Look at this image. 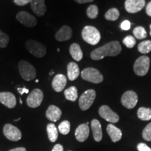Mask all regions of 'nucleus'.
<instances>
[{
	"instance_id": "1",
	"label": "nucleus",
	"mask_w": 151,
	"mask_h": 151,
	"mask_svg": "<svg viewBox=\"0 0 151 151\" xmlns=\"http://www.w3.org/2000/svg\"><path fill=\"white\" fill-rule=\"evenodd\" d=\"M122 48L118 41H113L106 43L104 46L96 48L90 54L94 60H102L106 56H116L121 51Z\"/></svg>"
},
{
	"instance_id": "2",
	"label": "nucleus",
	"mask_w": 151,
	"mask_h": 151,
	"mask_svg": "<svg viewBox=\"0 0 151 151\" xmlns=\"http://www.w3.org/2000/svg\"><path fill=\"white\" fill-rule=\"evenodd\" d=\"M82 38L90 45H97L101 39V35L97 28L93 26H86L82 30Z\"/></svg>"
},
{
	"instance_id": "3",
	"label": "nucleus",
	"mask_w": 151,
	"mask_h": 151,
	"mask_svg": "<svg viewBox=\"0 0 151 151\" xmlns=\"http://www.w3.org/2000/svg\"><path fill=\"white\" fill-rule=\"evenodd\" d=\"M18 69L20 74L24 81H30L35 78L37 71L34 66L29 62L21 60L19 62Z\"/></svg>"
},
{
	"instance_id": "4",
	"label": "nucleus",
	"mask_w": 151,
	"mask_h": 151,
	"mask_svg": "<svg viewBox=\"0 0 151 151\" xmlns=\"http://www.w3.org/2000/svg\"><path fill=\"white\" fill-rule=\"evenodd\" d=\"M81 77L83 80L93 83H100L104 80L102 74L97 69L92 67H88L83 69L81 72Z\"/></svg>"
},
{
	"instance_id": "5",
	"label": "nucleus",
	"mask_w": 151,
	"mask_h": 151,
	"mask_svg": "<svg viewBox=\"0 0 151 151\" xmlns=\"http://www.w3.org/2000/svg\"><path fill=\"white\" fill-rule=\"evenodd\" d=\"M25 46L28 51L37 58H43L46 53V48L44 45L37 41L28 40L25 43Z\"/></svg>"
},
{
	"instance_id": "6",
	"label": "nucleus",
	"mask_w": 151,
	"mask_h": 151,
	"mask_svg": "<svg viewBox=\"0 0 151 151\" xmlns=\"http://www.w3.org/2000/svg\"><path fill=\"white\" fill-rule=\"evenodd\" d=\"M150 67V59L148 56H141L136 60L134 65V71L137 76H143L148 73Z\"/></svg>"
},
{
	"instance_id": "7",
	"label": "nucleus",
	"mask_w": 151,
	"mask_h": 151,
	"mask_svg": "<svg viewBox=\"0 0 151 151\" xmlns=\"http://www.w3.org/2000/svg\"><path fill=\"white\" fill-rule=\"evenodd\" d=\"M96 98V92L94 90H86L79 98L78 104L81 110L86 111L90 108Z\"/></svg>"
},
{
	"instance_id": "8",
	"label": "nucleus",
	"mask_w": 151,
	"mask_h": 151,
	"mask_svg": "<svg viewBox=\"0 0 151 151\" xmlns=\"http://www.w3.org/2000/svg\"><path fill=\"white\" fill-rule=\"evenodd\" d=\"M43 93L40 89H35L30 92L27 98V104L30 108H37L42 103Z\"/></svg>"
},
{
	"instance_id": "9",
	"label": "nucleus",
	"mask_w": 151,
	"mask_h": 151,
	"mask_svg": "<svg viewBox=\"0 0 151 151\" xmlns=\"http://www.w3.org/2000/svg\"><path fill=\"white\" fill-rule=\"evenodd\" d=\"M3 132L5 137L9 140L12 141H18L22 137V133L20 130L11 124H5L3 129Z\"/></svg>"
},
{
	"instance_id": "10",
	"label": "nucleus",
	"mask_w": 151,
	"mask_h": 151,
	"mask_svg": "<svg viewBox=\"0 0 151 151\" xmlns=\"http://www.w3.org/2000/svg\"><path fill=\"white\" fill-rule=\"evenodd\" d=\"M16 19L20 23L27 27H34L37 24V20L35 17L26 11H20L18 13Z\"/></svg>"
},
{
	"instance_id": "11",
	"label": "nucleus",
	"mask_w": 151,
	"mask_h": 151,
	"mask_svg": "<svg viewBox=\"0 0 151 151\" xmlns=\"http://www.w3.org/2000/svg\"><path fill=\"white\" fill-rule=\"evenodd\" d=\"M138 102V96L135 92L129 90L122 94L121 103L125 108L131 109L134 108Z\"/></svg>"
},
{
	"instance_id": "12",
	"label": "nucleus",
	"mask_w": 151,
	"mask_h": 151,
	"mask_svg": "<svg viewBox=\"0 0 151 151\" xmlns=\"http://www.w3.org/2000/svg\"><path fill=\"white\" fill-rule=\"evenodd\" d=\"M99 114L101 118L109 122L116 123L119 120V116L106 105H103L99 109Z\"/></svg>"
},
{
	"instance_id": "13",
	"label": "nucleus",
	"mask_w": 151,
	"mask_h": 151,
	"mask_svg": "<svg viewBox=\"0 0 151 151\" xmlns=\"http://www.w3.org/2000/svg\"><path fill=\"white\" fill-rule=\"evenodd\" d=\"M145 5V0H126L124 2V8L130 14H136L142 10Z\"/></svg>"
},
{
	"instance_id": "14",
	"label": "nucleus",
	"mask_w": 151,
	"mask_h": 151,
	"mask_svg": "<svg viewBox=\"0 0 151 151\" xmlns=\"http://www.w3.org/2000/svg\"><path fill=\"white\" fill-rule=\"evenodd\" d=\"M0 103L9 109H13L16 106V98L9 92H0Z\"/></svg>"
},
{
	"instance_id": "15",
	"label": "nucleus",
	"mask_w": 151,
	"mask_h": 151,
	"mask_svg": "<svg viewBox=\"0 0 151 151\" xmlns=\"http://www.w3.org/2000/svg\"><path fill=\"white\" fill-rule=\"evenodd\" d=\"M67 77L63 74H57L52 81V87L57 92H60L64 90L67 85Z\"/></svg>"
},
{
	"instance_id": "16",
	"label": "nucleus",
	"mask_w": 151,
	"mask_h": 151,
	"mask_svg": "<svg viewBox=\"0 0 151 151\" xmlns=\"http://www.w3.org/2000/svg\"><path fill=\"white\" fill-rule=\"evenodd\" d=\"M31 8L37 16L41 17L46 14V6L45 5V0H32Z\"/></svg>"
},
{
	"instance_id": "17",
	"label": "nucleus",
	"mask_w": 151,
	"mask_h": 151,
	"mask_svg": "<svg viewBox=\"0 0 151 151\" xmlns=\"http://www.w3.org/2000/svg\"><path fill=\"white\" fill-rule=\"evenodd\" d=\"M72 29L70 27L67 25H64L58 30V32L55 34L56 40L58 41H68L72 37Z\"/></svg>"
},
{
	"instance_id": "18",
	"label": "nucleus",
	"mask_w": 151,
	"mask_h": 151,
	"mask_svg": "<svg viewBox=\"0 0 151 151\" xmlns=\"http://www.w3.org/2000/svg\"><path fill=\"white\" fill-rule=\"evenodd\" d=\"M90 134L89 127L87 124H81L76 128L75 136L79 142H83L88 139Z\"/></svg>"
},
{
	"instance_id": "19",
	"label": "nucleus",
	"mask_w": 151,
	"mask_h": 151,
	"mask_svg": "<svg viewBox=\"0 0 151 151\" xmlns=\"http://www.w3.org/2000/svg\"><path fill=\"white\" fill-rule=\"evenodd\" d=\"M62 116V111L60 108L55 105H50L47 109L46 116L49 120L52 122H57L59 120Z\"/></svg>"
},
{
	"instance_id": "20",
	"label": "nucleus",
	"mask_w": 151,
	"mask_h": 151,
	"mask_svg": "<svg viewBox=\"0 0 151 151\" xmlns=\"http://www.w3.org/2000/svg\"><path fill=\"white\" fill-rule=\"evenodd\" d=\"M91 129L92 131L94 139L97 142H99L102 139V129L101 123L97 119H94L91 122Z\"/></svg>"
},
{
	"instance_id": "21",
	"label": "nucleus",
	"mask_w": 151,
	"mask_h": 151,
	"mask_svg": "<svg viewBox=\"0 0 151 151\" xmlns=\"http://www.w3.org/2000/svg\"><path fill=\"white\" fill-rule=\"evenodd\" d=\"M106 130L113 142H118L121 139L122 131L113 124H109Z\"/></svg>"
},
{
	"instance_id": "22",
	"label": "nucleus",
	"mask_w": 151,
	"mask_h": 151,
	"mask_svg": "<svg viewBox=\"0 0 151 151\" xmlns=\"http://www.w3.org/2000/svg\"><path fill=\"white\" fill-rule=\"evenodd\" d=\"M80 74L78 65L75 62H69L67 65V76L70 81H75Z\"/></svg>"
},
{
	"instance_id": "23",
	"label": "nucleus",
	"mask_w": 151,
	"mask_h": 151,
	"mask_svg": "<svg viewBox=\"0 0 151 151\" xmlns=\"http://www.w3.org/2000/svg\"><path fill=\"white\" fill-rule=\"evenodd\" d=\"M69 52H70L73 59L75 60L76 61H81L83 56L82 50L78 43H72L71 45L70 48H69Z\"/></svg>"
},
{
	"instance_id": "24",
	"label": "nucleus",
	"mask_w": 151,
	"mask_h": 151,
	"mask_svg": "<svg viewBox=\"0 0 151 151\" xmlns=\"http://www.w3.org/2000/svg\"><path fill=\"white\" fill-rule=\"evenodd\" d=\"M46 129L48 139L50 142H55L58 138V128L56 127V126L53 123H49L47 125Z\"/></svg>"
},
{
	"instance_id": "25",
	"label": "nucleus",
	"mask_w": 151,
	"mask_h": 151,
	"mask_svg": "<svg viewBox=\"0 0 151 151\" xmlns=\"http://www.w3.org/2000/svg\"><path fill=\"white\" fill-rule=\"evenodd\" d=\"M137 116L143 121H148L151 120V109L141 107L138 109Z\"/></svg>"
},
{
	"instance_id": "26",
	"label": "nucleus",
	"mask_w": 151,
	"mask_h": 151,
	"mask_svg": "<svg viewBox=\"0 0 151 151\" xmlns=\"http://www.w3.org/2000/svg\"><path fill=\"white\" fill-rule=\"evenodd\" d=\"M65 98L67 100L71 101H75L78 99V90L77 88L74 86H71L70 88H67L65 91Z\"/></svg>"
},
{
	"instance_id": "27",
	"label": "nucleus",
	"mask_w": 151,
	"mask_h": 151,
	"mask_svg": "<svg viewBox=\"0 0 151 151\" xmlns=\"http://www.w3.org/2000/svg\"><path fill=\"white\" fill-rule=\"evenodd\" d=\"M120 16V12L118 9L116 8L110 9L106 13L105 18L108 20L111 21H115V20H118Z\"/></svg>"
},
{
	"instance_id": "28",
	"label": "nucleus",
	"mask_w": 151,
	"mask_h": 151,
	"mask_svg": "<svg viewBox=\"0 0 151 151\" xmlns=\"http://www.w3.org/2000/svg\"><path fill=\"white\" fill-rule=\"evenodd\" d=\"M138 50L143 54L150 52L151 51V41L147 40L141 42L138 46Z\"/></svg>"
},
{
	"instance_id": "29",
	"label": "nucleus",
	"mask_w": 151,
	"mask_h": 151,
	"mask_svg": "<svg viewBox=\"0 0 151 151\" xmlns=\"http://www.w3.org/2000/svg\"><path fill=\"white\" fill-rule=\"evenodd\" d=\"M71 124L68 120H64L58 126V130L62 134L67 135L70 132Z\"/></svg>"
},
{
	"instance_id": "30",
	"label": "nucleus",
	"mask_w": 151,
	"mask_h": 151,
	"mask_svg": "<svg viewBox=\"0 0 151 151\" xmlns=\"http://www.w3.org/2000/svg\"><path fill=\"white\" fill-rule=\"evenodd\" d=\"M133 34L137 39H143L147 37V32L146 29L143 27H141V26L135 27L133 30Z\"/></svg>"
},
{
	"instance_id": "31",
	"label": "nucleus",
	"mask_w": 151,
	"mask_h": 151,
	"mask_svg": "<svg viewBox=\"0 0 151 151\" xmlns=\"http://www.w3.org/2000/svg\"><path fill=\"white\" fill-rule=\"evenodd\" d=\"M99 14V9L96 5H90L87 9V16L91 19H95Z\"/></svg>"
},
{
	"instance_id": "32",
	"label": "nucleus",
	"mask_w": 151,
	"mask_h": 151,
	"mask_svg": "<svg viewBox=\"0 0 151 151\" xmlns=\"http://www.w3.org/2000/svg\"><path fill=\"white\" fill-rule=\"evenodd\" d=\"M122 42L128 48H132L136 44V39L132 36H127L122 40Z\"/></svg>"
},
{
	"instance_id": "33",
	"label": "nucleus",
	"mask_w": 151,
	"mask_h": 151,
	"mask_svg": "<svg viewBox=\"0 0 151 151\" xmlns=\"http://www.w3.org/2000/svg\"><path fill=\"white\" fill-rule=\"evenodd\" d=\"M9 43V37L0 30V48H6Z\"/></svg>"
},
{
	"instance_id": "34",
	"label": "nucleus",
	"mask_w": 151,
	"mask_h": 151,
	"mask_svg": "<svg viewBox=\"0 0 151 151\" xmlns=\"http://www.w3.org/2000/svg\"><path fill=\"white\" fill-rule=\"evenodd\" d=\"M142 136L143 139L146 141H151V122L149 123L148 125L144 128V129L143 130Z\"/></svg>"
},
{
	"instance_id": "35",
	"label": "nucleus",
	"mask_w": 151,
	"mask_h": 151,
	"mask_svg": "<svg viewBox=\"0 0 151 151\" xmlns=\"http://www.w3.org/2000/svg\"><path fill=\"white\" fill-rule=\"evenodd\" d=\"M137 149L139 151H151V148L148 147L146 143H140L138 144Z\"/></svg>"
},
{
	"instance_id": "36",
	"label": "nucleus",
	"mask_w": 151,
	"mask_h": 151,
	"mask_svg": "<svg viewBox=\"0 0 151 151\" xmlns=\"http://www.w3.org/2000/svg\"><path fill=\"white\" fill-rule=\"evenodd\" d=\"M120 27L122 30H124V31H127V30H129L131 27V23L129 20H124L121 23V25H120Z\"/></svg>"
},
{
	"instance_id": "37",
	"label": "nucleus",
	"mask_w": 151,
	"mask_h": 151,
	"mask_svg": "<svg viewBox=\"0 0 151 151\" xmlns=\"http://www.w3.org/2000/svg\"><path fill=\"white\" fill-rule=\"evenodd\" d=\"M32 0H14V3L18 6H24L28 4H30Z\"/></svg>"
},
{
	"instance_id": "38",
	"label": "nucleus",
	"mask_w": 151,
	"mask_h": 151,
	"mask_svg": "<svg viewBox=\"0 0 151 151\" xmlns=\"http://www.w3.org/2000/svg\"><path fill=\"white\" fill-rule=\"evenodd\" d=\"M63 150H64L63 146L60 144H56L55 146L53 147V148H52V151H63Z\"/></svg>"
},
{
	"instance_id": "39",
	"label": "nucleus",
	"mask_w": 151,
	"mask_h": 151,
	"mask_svg": "<svg viewBox=\"0 0 151 151\" xmlns=\"http://www.w3.org/2000/svg\"><path fill=\"white\" fill-rule=\"evenodd\" d=\"M18 91L20 94H23L24 93L27 94L28 92H29V90L25 88H18Z\"/></svg>"
},
{
	"instance_id": "40",
	"label": "nucleus",
	"mask_w": 151,
	"mask_h": 151,
	"mask_svg": "<svg viewBox=\"0 0 151 151\" xmlns=\"http://www.w3.org/2000/svg\"><path fill=\"white\" fill-rule=\"evenodd\" d=\"M146 11L148 16H151V1H150V2L147 4L146 8Z\"/></svg>"
},
{
	"instance_id": "41",
	"label": "nucleus",
	"mask_w": 151,
	"mask_h": 151,
	"mask_svg": "<svg viewBox=\"0 0 151 151\" xmlns=\"http://www.w3.org/2000/svg\"><path fill=\"white\" fill-rule=\"evenodd\" d=\"M75 1H76L78 4H84V3H88V2H92L94 0H74Z\"/></svg>"
},
{
	"instance_id": "42",
	"label": "nucleus",
	"mask_w": 151,
	"mask_h": 151,
	"mask_svg": "<svg viewBox=\"0 0 151 151\" xmlns=\"http://www.w3.org/2000/svg\"><path fill=\"white\" fill-rule=\"evenodd\" d=\"M9 151H27L26 149L24 148H22V147H19V148H16L14 149H11V150Z\"/></svg>"
},
{
	"instance_id": "43",
	"label": "nucleus",
	"mask_w": 151,
	"mask_h": 151,
	"mask_svg": "<svg viewBox=\"0 0 151 151\" xmlns=\"http://www.w3.org/2000/svg\"><path fill=\"white\" fill-rule=\"evenodd\" d=\"M20 118H18V119H17V120H14V121H18V120H20Z\"/></svg>"
},
{
	"instance_id": "44",
	"label": "nucleus",
	"mask_w": 151,
	"mask_h": 151,
	"mask_svg": "<svg viewBox=\"0 0 151 151\" xmlns=\"http://www.w3.org/2000/svg\"><path fill=\"white\" fill-rule=\"evenodd\" d=\"M150 36H151V24H150Z\"/></svg>"
}]
</instances>
